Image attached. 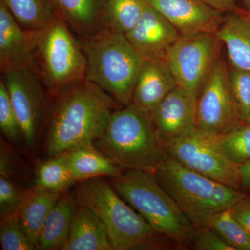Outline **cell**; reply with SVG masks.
<instances>
[{
    "label": "cell",
    "mask_w": 250,
    "mask_h": 250,
    "mask_svg": "<svg viewBox=\"0 0 250 250\" xmlns=\"http://www.w3.org/2000/svg\"><path fill=\"white\" fill-rule=\"evenodd\" d=\"M72 31L59 17L32 31L36 72L52 97L85 80L86 57Z\"/></svg>",
    "instance_id": "cell-7"
},
{
    "label": "cell",
    "mask_w": 250,
    "mask_h": 250,
    "mask_svg": "<svg viewBox=\"0 0 250 250\" xmlns=\"http://www.w3.org/2000/svg\"><path fill=\"white\" fill-rule=\"evenodd\" d=\"M29 189L23 188L14 179L0 176V219L18 213Z\"/></svg>",
    "instance_id": "cell-31"
},
{
    "label": "cell",
    "mask_w": 250,
    "mask_h": 250,
    "mask_svg": "<svg viewBox=\"0 0 250 250\" xmlns=\"http://www.w3.org/2000/svg\"><path fill=\"white\" fill-rule=\"evenodd\" d=\"M0 244L3 250H36L21 227L18 213L1 220Z\"/></svg>",
    "instance_id": "cell-30"
},
{
    "label": "cell",
    "mask_w": 250,
    "mask_h": 250,
    "mask_svg": "<svg viewBox=\"0 0 250 250\" xmlns=\"http://www.w3.org/2000/svg\"><path fill=\"white\" fill-rule=\"evenodd\" d=\"M0 129L13 144L24 143L22 130L2 78L0 80Z\"/></svg>",
    "instance_id": "cell-28"
},
{
    "label": "cell",
    "mask_w": 250,
    "mask_h": 250,
    "mask_svg": "<svg viewBox=\"0 0 250 250\" xmlns=\"http://www.w3.org/2000/svg\"><path fill=\"white\" fill-rule=\"evenodd\" d=\"M220 57L197 98V128L213 136L228 134L246 125L230 89L228 65Z\"/></svg>",
    "instance_id": "cell-10"
},
{
    "label": "cell",
    "mask_w": 250,
    "mask_h": 250,
    "mask_svg": "<svg viewBox=\"0 0 250 250\" xmlns=\"http://www.w3.org/2000/svg\"><path fill=\"white\" fill-rule=\"evenodd\" d=\"M177 86L165 59L146 61L135 85L131 104L150 113Z\"/></svg>",
    "instance_id": "cell-16"
},
{
    "label": "cell",
    "mask_w": 250,
    "mask_h": 250,
    "mask_svg": "<svg viewBox=\"0 0 250 250\" xmlns=\"http://www.w3.org/2000/svg\"><path fill=\"white\" fill-rule=\"evenodd\" d=\"M62 250H113L103 224L93 210L78 205Z\"/></svg>",
    "instance_id": "cell-19"
},
{
    "label": "cell",
    "mask_w": 250,
    "mask_h": 250,
    "mask_svg": "<svg viewBox=\"0 0 250 250\" xmlns=\"http://www.w3.org/2000/svg\"><path fill=\"white\" fill-rule=\"evenodd\" d=\"M18 24L27 31L40 30L59 18L52 0H0Z\"/></svg>",
    "instance_id": "cell-23"
},
{
    "label": "cell",
    "mask_w": 250,
    "mask_h": 250,
    "mask_svg": "<svg viewBox=\"0 0 250 250\" xmlns=\"http://www.w3.org/2000/svg\"><path fill=\"white\" fill-rule=\"evenodd\" d=\"M49 108L45 149L49 156L93 144L104 131L116 102L85 80L54 95Z\"/></svg>",
    "instance_id": "cell-1"
},
{
    "label": "cell",
    "mask_w": 250,
    "mask_h": 250,
    "mask_svg": "<svg viewBox=\"0 0 250 250\" xmlns=\"http://www.w3.org/2000/svg\"><path fill=\"white\" fill-rule=\"evenodd\" d=\"M35 187L57 193H63L76 182L72 175L66 153L52 156L41 163L35 177Z\"/></svg>",
    "instance_id": "cell-24"
},
{
    "label": "cell",
    "mask_w": 250,
    "mask_h": 250,
    "mask_svg": "<svg viewBox=\"0 0 250 250\" xmlns=\"http://www.w3.org/2000/svg\"><path fill=\"white\" fill-rule=\"evenodd\" d=\"M66 154L69 168L76 182L104 176L115 177L125 171L100 152L93 144L77 148Z\"/></svg>",
    "instance_id": "cell-22"
},
{
    "label": "cell",
    "mask_w": 250,
    "mask_h": 250,
    "mask_svg": "<svg viewBox=\"0 0 250 250\" xmlns=\"http://www.w3.org/2000/svg\"><path fill=\"white\" fill-rule=\"evenodd\" d=\"M212 139L227 159L241 166L250 161V125H244L228 134L213 136Z\"/></svg>",
    "instance_id": "cell-27"
},
{
    "label": "cell",
    "mask_w": 250,
    "mask_h": 250,
    "mask_svg": "<svg viewBox=\"0 0 250 250\" xmlns=\"http://www.w3.org/2000/svg\"><path fill=\"white\" fill-rule=\"evenodd\" d=\"M24 67L36 72L32 31L23 29L0 1V70Z\"/></svg>",
    "instance_id": "cell-15"
},
{
    "label": "cell",
    "mask_w": 250,
    "mask_h": 250,
    "mask_svg": "<svg viewBox=\"0 0 250 250\" xmlns=\"http://www.w3.org/2000/svg\"><path fill=\"white\" fill-rule=\"evenodd\" d=\"M154 174L195 228L207 227L213 215L229 208L247 195L189 170L166 154Z\"/></svg>",
    "instance_id": "cell-5"
},
{
    "label": "cell",
    "mask_w": 250,
    "mask_h": 250,
    "mask_svg": "<svg viewBox=\"0 0 250 250\" xmlns=\"http://www.w3.org/2000/svg\"><path fill=\"white\" fill-rule=\"evenodd\" d=\"M229 83L243 123L247 124L250 113V72L228 66Z\"/></svg>",
    "instance_id": "cell-29"
},
{
    "label": "cell",
    "mask_w": 250,
    "mask_h": 250,
    "mask_svg": "<svg viewBox=\"0 0 250 250\" xmlns=\"http://www.w3.org/2000/svg\"><path fill=\"white\" fill-rule=\"evenodd\" d=\"M191 246L196 250H234L208 227L195 228Z\"/></svg>",
    "instance_id": "cell-32"
},
{
    "label": "cell",
    "mask_w": 250,
    "mask_h": 250,
    "mask_svg": "<svg viewBox=\"0 0 250 250\" xmlns=\"http://www.w3.org/2000/svg\"><path fill=\"white\" fill-rule=\"evenodd\" d=\"M163 144L197 129V96L177 85L150 112Z\"/></svg>",
    "instance_id": "cell-12"
},
{
    "label": "cell",
    "mask_w": 250,
    "mask_h": 250,
    "mask_svg": "<svg viewBox=\"0 0 250 250\" xmlns=\"http://www.w3.org/2000/svg\"><path fill=\"white\" fill-rule=\"evenodd\" d=\"M246 125H250V113L249 119H248V123H247Z\"/></svg>",
    "instance_id": "cell-37"
},
{
    "label": "cell",
    "mask_w": 250,
    "mask_h": 250,
    "mask_svg": "<svg viewBox=\"0 0 250 250\" xmlns=\"http://www.w3.org/2000/svg\"><path fill=\"white\" fill-rule=\"evenodd\" d=\"M146 5L145 0H107L105 28L125 35L139 22Z\"/></svg>",
    "instance_id": "cell-25"
},
{
    "label": "cell",
    "mask_w": 250,
    "mask_h": 250,
    "mask_svg": "<svg viewBox=\"0 0 250 250\" xmlns=\"http://www.w3.org/2000/svg\"><path fill=\"white\" fill-rule=\"evenodd\" d=\"M216 34L225 47L229 65L250 72V15L238 9L228 13Z\"/></svg>",
    "instance_id": "cell-17"
},
{
    "label": "cell",
    "mask_w": 250,
    "mask_h": 250,
    "mask_svg": "<svg viewBox=\"0 0 250 250\" xmlns=\"http://www.w3.org/2000/svg\"><path fill=\"white\" fill-rule=\"evenodd\" d=\"M2 75L24 144L31 150L35 147L43 119L47 90L30 68L10 70Z\"/></svg>",
    "instance_id": "cell-11"
},
{
    "label": "cell",
    "mask_w": 250,
    "mask_h": 250,
    "mask_svg": "<svg viewBox=\"0 0 250 250\" xmlns=\"http://www.w3.org/2000/svg\"><path fill=\"white\" fill-rule=\"evenodd\" d=\"M78 205L93 210L103 224L113 250L182 248L156 230L103 177L81 182L73 192Z\"/></svg>",
    "instance_id": "cell-2"
},
{
    "label": "cell",
    "mask_w": 250,
    "mask_h": 250,
    "mask_svg": "<svg viewBox=\"0 0 250 250\" xmlns=\"http://www.w3.org/2000/svg\"><path fill=\"white\" fill-rule=\"evenodd\" d=\"M207 227L234 250H250V235L233 217L229 208L213 215Z\"/></svg>",
    "instance_id": "cell-26"
},
{
    "label": "cell",
    "mask_w": 250,
    "mask_h": 250,
    "mask_svg": "<svg viewBox=\"0 0 250 250\" xmlns=\"http://www.w3.org/2000/svg\"><path fill=\"white\" fill-rule=\"evenodd\" d=\"M174 26L180 35L216 33L223 13L200 0H145Z\"/></svg>",
    "instance_id": "cell-14"
},
{
    "label": "cell",
    "mask_w": 250,
    "mask_h": 250,
    "mask_svg": "<svg viewBox=\"0 0 250 250\" xmlns=\"http://www.w3.org/2000/svg\"><path fill=\"white\" fill-rule=\"evenodd\" d=\"M204 4L220 12H233L238 9L236 0H200Z\"/></svg>",
    "instance_id": "cell-34"
},
{
    "label": "cell",
    "mask_w": 250,
    "mask_h": 250,
    "mask_svg": "<svg viewBox=\"0 0 250 250\" xmlns=\"http://www.w3.org/2000/svg\"><path fill=\"white\" fill-rule=\"evenodd\" d=\"M62 194L36 187L28 190L18 215L21 227L35 248L46 218Z\"/></svg>",
    "instance_id": "cell-21"
},
{
    "label": "cell",
    "mask_w": 250,
    "mask_h": 250,
    "mask_svg": "<svg viewBox=\"0 0 250 250\" xmlns=\"http://www.w3.org/2000/svg\"><path fill=\"white\" fill-rule=\"evenodd\" d=\"M110 183L121 198L157 232L180 246H191L195 227L154 174L125 170L119 176L111 177Z\"/></svg>",
    "instance_id": "cell-6"
},
{
    "label": "cell",
    "mask_w": 250,
    "mask_h": 250,
    "mask_svg": "<svg viewBox=\"0 0 250 250\" xmlns=\"http://www.w3.org/2000/svg\"><path fill=\"white\" fill-rule=\"evenodd\" d=\"M163 147L166 155L189 170L241 190L240 166L219 151L211 135L197 128L190 134L164 143Z\"/></svg>",
    "instance_id": "cell-9"
},
{
    "label": "cell",
    "mask_w": 250,
    "mask_h": 250,
    "mask_svg": "<svg viewBox=\"0 0 250 250\" xmlns=\"http://www.w3.org/2000/svg\"><path fill=\"white\" fill-rule=\"evenodd\" d=\"M125 36L146 62L166 59L180 34L160 13L147 4L139 22Z\"/></svg>",
    "instance_id": "cell-13"
},
{
    "label": "cell",
    "mask_w": 250,
    "mask_h": 250,
    "mask_svg": "<svg viewBox=\"0 0 250 250\" xmlns=\"http://www.w3.org/2000/svg\"><path fill=\"white\" fill-rule=\"evenodd\" d=\"M59 17L81 39L95 35L105 28L107 0H52Z\"/></svg>",
    "instance_id": "cell-18"
},
{
    "label": "cell",
    "mask_w": 250,
    "mask_h": 250,
    "mask_svg": "<svg viewBox=\"0 0 250 250\" xmlns=\"http://www.w3.org/2000/svg\"><path fill=\"white\" fill-rule=\"evenodd\" d=\"M245 6H246V11L250 15V0H242Z\"/></svg>",
    "instance_id": "cell-36"
},
{
    "label": "cell",
    "mask_w": 250,
    "mask_h": 250,
    "mask_svg": "<svg viewBox=\"0 0 250 250\" xmlns=\"http://www.w3.org/2000/svg\"><path fill=\"white\" fill-rule=\"evenodd\" d=\"M239 171L241 190L250 196V161L241 164Z\"/></svg>",
    "instance_id": "cell-35"
},
{
    "label": "cell",
    "mask_w": 250,
    "mask_h": 250,
    "mask_svg": "<svg viewBox=\"0 0 250 250\" xmlns=\"http://www.w3.org/2000/svg\"><path fill=\"white\" fill-rule=\"evenodd\" d=\"M223 45L216 33L180 35L165 59L177 85L197 98L220 57Z\"/></svg>",
    "instance_id": "cell-8"
},
{
    "label": "cell",
    "mask_w": 250,
    "mask_h": 250,
    "mask_svg": "<svg viewBox=\"0 0 250 250\" xmlns=\"http://www.w3.org/2000/svg\"><path fill=\"white\" fill-rule=\"evenodd\" d=\"M80 41L86 57L85 80L104 90L116 103L130 104L144 61L125 34L104 28Z\"/></svg>",
    "instance_id": "cell-4"
},
{
    "label": "cell",
    "mask_w": 250,
    "mask_h": 250,
    "mask_svg": "<svg viewBox=\"0 0 250 250\" xmlns=\"http://www.w3.org/2000/svg\"><path fill=\"white\" fill-rule=\"evenodd\" d=\"M78 205L73 193L62 194L46 218L36 250H62Z\"/></svg>",
    "instance_id": "cell-20"
},
{
    "label": "cell",
    "mask_w": 250,
    "mask_h": 250,
    "mask_svg": "<svg viewBox=\"0 0 250 250\" xmlns=\"http://www.w3.org/2000/svg\"><path fill=\"white\" fill-rule=\"evenodd\" d=\"M233 217L250 235V196L247 195L230 207Z\"/></svg>",
    "instance_id": "cell-33"
},
{
    "label": "cell",
    "mask_w": 250,
    "mask_h": 250,
    "mask_svg": "<svg viewBox=\"0 0 250 250\" xmlns=\"http://www.w3.org/2000/svg\"><path fill=\"white\" fill-rule=\"evenodd\" d=\"M93 146L123 170L154 174L166 156L150 113L131 103L112 113Z\"/></svg>",
    "instance_id": "cell-3"
}]
</instances>
